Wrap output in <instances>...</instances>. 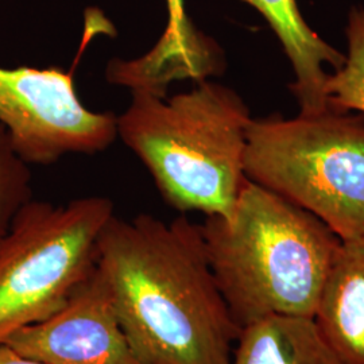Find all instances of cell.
<instances>
[{"label": "cell", "mask_w": 364, "mask_h": 364, "mask_svg": "<svg viewBox=\"0 0 364 364\" xmlns=\"http://www.w3.org/2000/svg\"><path fill=\"white\" fill-rule=\"evenodd\" d=\"M31 198L30 165L16 154L9 132L0 126V246L18 212Z\"/></svg>", "instance_id": "13"}, {"label": "cell", "mask_w": 364, "mask_h": 364, "mask_svg": "<svg viewBox=\"0 0 364 364\" xmlns=\"http://www.w3.org/2000/svg\"><path fill=\"white\" fill-rule=\"evenodd\" d=\"M251 111L234 88L204 80L171 97L131 92L117 138L141 159L171 208L230 218L247 182Z\"/></svg>", "instance_id": "3"}, {"label": "cell", "mask_w": 364, "mask_h": 364, "mask_svg": "<svg viewBox=\"0 0 364 364\" xmlns=\"http://www.w3.org/2000/svg\"><path fill=\"white\" fill-rule=\"evenodd\" d=\"M209 266L239 329L311 317L341 240L311 212L247 180L230 218L200 224Z\"/></svg>", "instance_id": "2"}, {"label": "cell", "mask_w": 364, "mask_h": 364, "mask_svg": "<svg viewBox=\"0 0 364 364\" xmlns=\"http://www.w3.org/2000/svg\"><path fill=\"white\" fill-rule=\"evenodd\" d=\"M314 321L344 364H364V242H341Z\"/></svg>", "instance_id": "10"}, {"label": "cell", "mask_w": 364, "mask_h": 364, "mask_svg": "<svg viewBox=\"0 0 364 364\" xmlns=\"http://www.w3.org/2000/svg\"><path fill=\"white\" fill-rule=\"evenodd\" d=\"M346 37V63L326 80L328 107L364 114V7H351Z\"/></svg>", "instance_id": "12"}, {"label": "cell", "mask_w": 364, "mask_h": 364, "mask_svg": "<svg viewBox=\"0 0 364 364\" xmlns=\"http://www.w3.org/2000/svg\"><path fill=\"white\" fill-rule=\"evenodd\" d=\"M117 115L87 108L73 75L60 68L0 66V126L28 165L68 154L93 156L117 138Z\"/></svg>", "instance_id": "6"}, {"label": "cell", "mask_w": 364, "mask_h": 364, "mask_svg": "<svg viewBox=\"0 0 364 364\" xmlns=\"http://www.w3.org/2000/svg\"><path fill=\"white\" fill-rule=\"evenodd\" d=\"M4 343L46 364H146L132 348L96 267L58 312Z\"/></svg>", "instance_id": "7"}, {"label": "cell", "mask_w": 364, "mask_h": 364, "mask_svg": "<svg viewBox=\"0 0 364 364\" xmlns=\"http://www.w3.org/2000/svg\"><path fill=\"white\" fill-rule=\"evenodd\" d=\"M115 215L103 196L64 205L31 198L0 246V343L58 312L96 267L97 245Z\"/></svg>", "instance_id": "5"}, {"label": "cell", "mask_w": 364, "mask_h": 364, "mask_svg": "<svg viewBox=\"0 0 364 364\" xmlns=\"http://www.w3.org/2000/svg\"><path fill=\"white\" fill-rule=\"evenodd\" d=\"M230 364H344L314 318L272 316L240 329Z\"/></svg>", "instance_id": "11"}, {"label": "cell", "mask_w": 364, "mask_h": 364, "mask_svg": "<svg viewBox=\"0 0 364 364\" xmlns=\"http://www.w3.org/2000/svg\"><path fill=\"white\" fill-rule=\"evenodd\" d=\"M183 4V0H166L168 25L149 52L136 58H112L108 63L105 80L109 84L166 97L176 81L200 82L224 73L223 49L195 26Z\"/></svg>", "instance_id": "8"}, {"label": "cell", "mask_w": 364, "mask_h": 364, "mask_svg": "<svg viewBox=\"0 0 364 364\" xmlns=\"http://www.w3.org/2000/svg\"><path fill=\"white\" fill-rule=\"evenodd\" d=\"M0 364H46L26 358L15 351L9 344L0 343Z\"/></svg>", "instance_id": "14"}, {"label": "cell", "mask_w": 364, "mask_h": 364, "mask_svg": "<svg viewBox=\"0 0 364 364\" xmlns=\"http://www.w3.org/2000/svg\"><path fill=\"white\" fill-rule=\"evenodd\" d=\"M264 18L290 63L294 80L289 82L299 112L311 114L328 108L326 66L335 70L346 63V54L321 38L309 26L297 0H242Z\"/></svg>", "instance_id": "9"}, {"label": "cell", "mask_w": 364, "mask_h": 364, "mask_svg": "<svg viewBox=\"0 0 364 364\" xmlns=\"http://www.w3.org/2000/svg\"><path fill=\"white\" fill-rule=\"evenodd\" d=\"M132 348L146 364H230L240 332L209 266L200 224L114 215L97 245Z\"/></svg>", "instance_id": "1"}, {"label": "cell", "mask_w": 364, "mask_h": 364, "mask_svg": "<svg viewBox=\"0 0 364 364\" xmlns=\"http://www.w3.org/2000/svg\"><path fill=\"white\" fill-rule=\"evenodd\" d=\"M245 174L311 212L341 242H364V114L328 107L252 117Z\"/></svg>", "instance_id": "4"}]
</instances>
